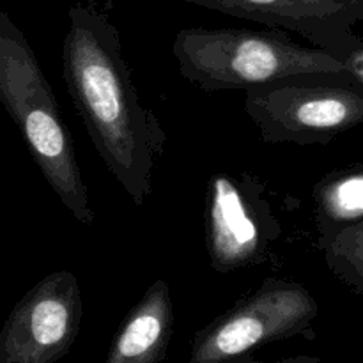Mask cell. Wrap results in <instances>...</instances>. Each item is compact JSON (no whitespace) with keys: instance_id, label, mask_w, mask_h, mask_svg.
<instances>
[{"instance_id":"cell-6","label":"cell","mask_w":363,"mask_h":363,"mask_svg":"<svg viewBox=\"0 0 363 363\" xmlns=\"http://www.w3.org/2000/svg\"><path fill=\"white\" fill-rule=\"evenodd\" d=\"M255 177L213 174L206 195V248L218 273L252 268L266 261L280 240V223Z\"/></svg>"},{"instance_id":"cell-8","label":"cell","mask_w":363,"mask_h":363,"mask_svg":"<svg viewBox=\"0 0 363 363\" xmlns=\"http://www.w3.org/2000/svg\"><path fill=\"white\" fill-rule=\"evenodd\" d=\"M218 11L234 18L294 32L339 59L353 48L360 35L354 27L363 21V0H179Z\"/></svg>"},{"instance_id":"cell-2","label":"cell","mask_w":363,"mask_h":363,"mask_svg":"<svg viewBox=\"0 0 363 363\" xmlns=\"http://www.w3.org/2000/svg\"><path fill=\"white\" fill-rule=\"evenodd\" d=\"M0 103L23 137L43 177L71 215L94 223L89 190L59 103L23 32L0 11Z\"/></svg>"},{"instance_id":"cell-10","label":"cell","mask_w":363,"mask_h":363,"mask_svg":"<svg viewBox=\"0 0 363 363\" xmlns=\"http://www.w3.org/2000/svg\"><path fill=\"white\" fill-rule=\"evenodd\" d=\"M319 247L363 220V165L332 172L314 188Z\"/></svg>"},{"instance_id":"cell-7","label":"cell","mask_w":363,"mask_h":363,"mask_svg":"<svg viewBox=\"0 0 363 363\" xmlns=\"http://www.w3.org/2000/svg\"><path fill=\"white\" fill-rule=\"evenodd\" d=\"M84 301L77 277L55 272L20 298L0 330V363H57L80 333Z\"/></svg>"},{"instance_id":"cell-1","label":"cell","mask_w":363,"mask_h":363,"mask_svg":"<svg viewBox=\"0 0 363 363\" xmlns=\"http://www.w3.org/2000/svg\"><path fill=\"white\" fill-rule=\"evenodd\" d=\"M62 77L96 152L137 208L152 191L167 133L142 105L110 16L89 4L67 11Z\"/></svg>"},{"instance_id":"cell-11","label":"cell","mask_w":363,"mask_h":363,"mask_svg":"<svg viewBox=\"0 0 363 363\" xmlns=\"http://www.w3.org/2000/svg\"><path fill=\"white\" fill-rule=\"evenodd\" d=\"M319 248L330 272L347 287L363 294V220L337 233Z\"/></svg>"},{"instance_id":"cell-3","label":"cell","mask_w":363,"mask_h":363,"mask_svg":"<svg viewBox=\"0 0 363 363\" xmlns=\"http://www.w3.org/2000/svg\"><path fill=\"white\" fill-rule=\"evenodd\" d=\"M172 53L179 73L208 92L247 91L301 73H346L332 53L298 45L279 28H183Z\"/></svg>"},{"instance_id":"cell-13","label":"cell","mask_w":363,"mask_h":363,"mask_svg":"<svg viewBox=\"0 0 363 363\" xmlns=\"http://www.w3.org/2000/svg\"><path fill=\"white\" fill-rule=\"evenodd\" d=\"M229 363H319V358H315V357H293V358H282V360H277V362H257V360H252L250 357H247V358H241V360L229 362Z\"/></svg>"},{"instance_id":"cell-5","label":"cell","mask_w":363,"mask_h":363,"mask_svg":"<svg viewBox=\"0 0 363 363\" xmlns=\"http://www.w3.org/2000/svg\"><path fill=\"white\" fill-rule=\"evenodd\" d=\"M318 314V301L301 284L266 279L257 291L195 333L188 363L236 362L266 344L308 335Z\"/></svg>"},{"instance_id":"cell-4","label":"cell","mask_w":363,"mask_h":363,"mask_svg":"<svg viewBox=\"0 0 363 363\" xmlns=\"http://www.w3.org/2000/svg\"><path fill=\"white\" fill-rule=\"evenodd\" d=\"M268 144H328L363 124V85L347 73H301L245 91Z\"/></svg>"},{"instance_id":"cell-12","label":"cell","mask_w":363,"mask_h":363,"mask_svg":"<svg viewBox=\"0 0 363 363\" xmlns=\"http://www.w3.org/2000/svg\"><path fill=\"white\" fill-rule=\"evenodd\" d=\"M339 60L342 62L346 73L363 85V38H360L353 48L340 55Z\"/></svg>"},{"instance_id":"cell-9","label":"cell","mask_w":363,"mask_h":363,"mask_svg":"<svg viewBox=\"0 0 363 363\" xmlns=\"http://www.w3.org/2000/svg\"><path fill=\"white\" fill-rule=\"evenodd\" d=\"M174 328L169 282L158 279L124 318L105 363H162Z\"/></svg>"}]
</instances>
